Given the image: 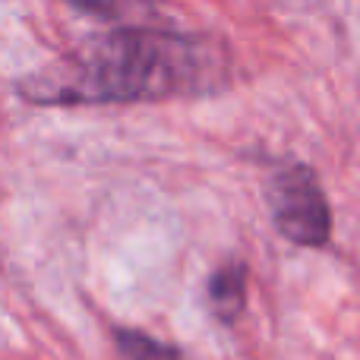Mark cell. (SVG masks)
<instances>
[{"mask_svg": "<svg viewBox=\"0 0 360 360\" xmlns=\"http://www.w3.org/2000/svg\"><path fill=\"white\" fill-rule=\"evenodd\" d=\"M234 60L221 38L165 25H117L92 35L16 82L35 108L136 105L202 98L231 86Z\"/></svg>", "mask_w": 360, "mask_h": 360, "instance_id": "cell-1", "label": "cell"}, {"mask_svg": "<svg viewBox=\"0 0 360 360\" xmlns=\"http://www.w3.org/2000/svg\"><path fill=\"white\" fill-rule=\"evenodd\" d=\"M272 221L285 240L297 247H326L332 240V205L310 165H285L269 190Z\"/></svg>", "mask_w": 360, "mask_h": 360, "instance_id": "cell-2", "label": "cell"}, {"mask_svg": "<svg viewBox=\"0 0 360 360\" xmlns=\"http://www.w3.org/2000/svg\"><path fill=\"white\" fill-rule=\"evenodd\" d=\"M63 4H70L73 10L86 13V16L105 19V22L143 25L139 19H149L162 0H63Z\"/></svg>", "mask_w": 360, "mask_h": 360, "instance_id": "cell-4", "label": "cell"}, {"mask_svg": "<svg viewBox=\"0 0 360 360\" xmlns=\"http://www.w3.org/2000/svg\"><path fill=\"white\" fill-rule=\"evenodd\" d=\"M205 297H209V310L218 323H237L247 310V262L228 259L224 266H218L212 278L205 281Z\"/></svg>", "mask_w": 360, "mask_h": 360, "instance_id": "cell-3", "label": "cell"}, {"mask_svg": "<svg viewBox=\"0 0 360 360\" xmlns=\"http://www.w3.org/2000/svg\"><path fill=\"white\" fill-rule=\"evenodd\" d=\"M114 345H117L120 360H184L174 345L158 342V338L136 329H117L114 332Z\"/></svg>", "mask_w": 360, "mask_h": 360, "instance_id": "cell-5", "label": "cell"}]
</instances>
